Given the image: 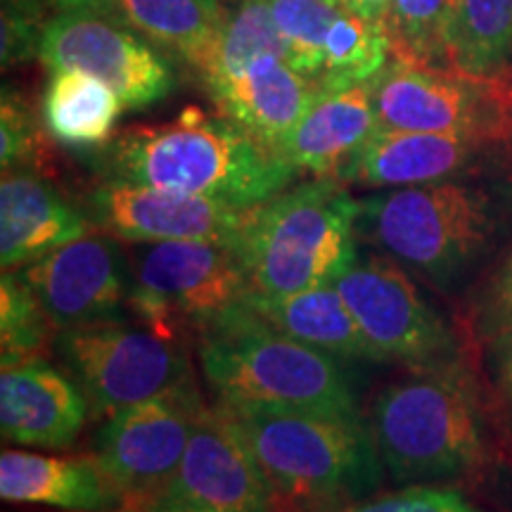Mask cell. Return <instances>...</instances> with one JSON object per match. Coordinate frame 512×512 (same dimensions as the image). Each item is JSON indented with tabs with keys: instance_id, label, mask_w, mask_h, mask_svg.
Returning a JSON list of instances; mask_svg holds the SVG:
<instances>
[{
	"instance_id": "26",
	"label": "cell",
	"mask_w": 512,
	"mask_h": 512,
	"mask_svg": "<svg viewBox=\"0 0 512 512\" xmlns=\"http://www.w3.org/2000/svg\"><path fill=\"white\" fill-rule=\"evenodd\" d=\"M392 60L387 24L342 8L325 38L323 69L318 83L323 91L375 79Z\"/></svg>"
},
{
	"instance_id": "13",
	"label": "cell",
	"mask_w": 512,
	"mask_h": 512,
	"mask_svg": "<svg viewBox=\"0 0 512 512\" xmlns=\"http://www.w3.org/2000/svg\"><path fill=\"white\" fill-rule=\"evenodd\" d=\"M53 320L55 330L124 323L131 311L133 273L112 235L88 233L19 271Z\"/></svg>"
},
{
	"instance_id": "37",
	"label": "cell",
	"mask_w": 512,
	"mask_h": 512,
	"mask_svg": "<svg viewBox=\"0 0 512 512\" xmlns=\"http://www.w3.org/2000/svg\"><path fill=\"white\" fill-rule=\"evenodd\" d=\"M342 5L347 10L358 12V15L370 17V19H380V22L387 24L392 0H342Z\"/></svg>"
},
{
	"instance_id": "34",
	"label": "cell",
	"mask_w": 512,
	"mask_h": 512,
	"mask_svg": "<svg viewBox=\"0 0 512 512\" xmlns=\"http://www.w3.org/2000/svg\"><path fill=\"white\" fill-rule=\"evenodd\" d=\"M512 330V249L501 261L494 275L486 280L472 309L470 335L472 342L484 344L486 339Z\"/></svg>"
},
{
	"instance_id": "18",
	"label": "cell",
	"mask_w": 512,
	"mask_h": 512,
	"mask_svg": "<svg viewBox=\"0 0 512 512\" xmlns=\"http://www.w3.org/2000/svg\"><path fill=\"white\" fill-rule=\"evenodd\" d=\"M494 145L479 138L377 126L337 181L377 190L448 181L472 169Z\"/></svg>"
},
{
	"instance_id": "19",
	"label": "cell",
	"mask_w": 512,
	"mask_h": 512,
	"mask_svg": "<svg viewBox=\"0 0 512 512\" xmlns=\"http://www.w3.org/2000/svg\"><path fill=\"white\" fill-rule=\"evenodd\" d=\"M95 226L64 200L38 171H3L0 181V266L3 271L34 264L55 249L83 238Z\"/></svg>"
},
{
	"instance_id": "25",
	"label": "cell",
	"mask_w": 512,
	"mask_h": 512,
	"mask_svg": "<svg viewBox=\"0 0 512 512\" xmlns=\"http://www.w3.org/2000/svg\"><path fill=\"white\" fill-rule=\"evenodd\" d=\"M121 15L147 41L200 69L219 38L228 10L219 0H117Z\"/></svg>"
},
{
	"instance_id": "21",
	"label": "cell",
	"mask_w": 512,
	"mask_h": 512,
	"mask_svg": "<svg viewBox=\"0 0 512 512\" xmlns=\"http://www.w3.org/2000/svg\"><path fill=\"white\" fill-rule=\"evenodd\" d=\"M377 126L373 79L328 88L313 100L280 155L316 178H337Z\"/></svg>"
},
{
	"instance_id": "30",
	"label": "cell",
	"mask_w": 512,
	"mask_h": 512,
	"mask_svg": "<svg viewBox=\"0 0 512 512\" xmlns=\"http://www.w3.org/2000/svg\"><path fill=\"white\" fill-rule=\"evenodd\" d=\"M283 36L287 62L318 81L328 31L342 12V0H268Z\"/></svg>"
},
{
	"instance_id": "20",
	"label": "cell",
	"mask_w": 512,
	"mask_h": 512,
	"mask_svg": "<svg viewBox=\"0 0 512 512\" xmlns=\"http://www.w3.org/2000/svg\"><path fill=\"white\" fill-rule=\"evenodd\" d=\"M0 496L8 503L67 512H128V503L95 456H41L5 448Z\"/></svg>"
},
{
	"instance_id": "12",
	"label": "cell",
	"mask_w": 512,
	"mask_h": 512,
	"mask_svg": "<svg viewBox=\"0 0 512 512\" xmlns=\"http://www.w3.org/2000/svg\"><path fill=\"white\" fill-rule=\"evenodd\" d=\"M202 406L197 387H188L107 415L93 456L124 494L128 512H145L164 498Z\"/></svg>"
},
{
	"instance_id": "10",
	"label": "cell",
	"mask_w": 512,
	"mask_h": 512,
	"mask_svg": "<svg viewBox=\"0 0 512 512\" xmlns=\"http://www.w3.org/2000/svg\"><path fill=\"white\" fill-rule=\"evenodd\" d=\"M373 86L382 128L448 133L496 145L512 133V74L475 76L389 60Z\"/></svg>"
},
{
	"instance_id": "2",
	"label": "cell",
	"mask_w": 512,
	"mask_h": 512,
	"mask_svg": "<svg viewBox=\"0 0 512 512\" xmlns=\"http://www.w3.org/2000/svg\"><path fill=\"white\" fill-rule=\"evenodd\" d=\"M356 230L413 278L453 294L501 249L508 214L489 188L448 178L363 197Z\"/></svg>"
},
{
	"instance_id": "16",
	"label": "cell",
	"mask_w": 512,
	"mask_h": 512,
	"mask_svg": "<svg viewBox=\"0 0 512 512\" xmlns=\"http://www.w3.org/2000/svg\"><path fill=\"white\" fill-rule=\"evenodd\" d=\"M86 394L64 368L43 356L8 363L0 373V430L12 444L64 451L88 420Z\"/></svg>"
},
{
	"instance_id": "39",
	"label": "cell",
	"mask_w": 512,
	"mask_h": 512,
	"mask_svg": "<svg viewBox=\"0 0 512 512\" xmlns=\"http://www.w3.org/2000/svg\"><path fill=\"white\" fill-rule=\"evenodd\" d=\"M226 3H235V5H240V3H245V0H226Z\"/></svg>"
},
{
	"instance_id": "3",
	"label": "cell",
	"mask_w": 512,
	"mask_h": 512,
	"mask_svg": "<svg viewBox=\"0 0 512 512\" xmlns=\"http://www.w3.org/2000/svg\"><path fill=\"white\" fill-rule=\"evenodd\" d=\"M484 389L470 363L411 373L373 399L368 427L396 486L475 477L489 460Z\"/></svg>"
},
{
	"instance_id": "6",
	"label": "cell",
	"mask_w": 512,
	"mask_h": 512,
	"mask_svg": "<svg viewBox=\"0 0 512 512\" xmlns=\"http://www.w3.org/2000/svg\"><path fill=\"white\" fill-rule=\"evenodd\" d=\"M358 200L337 178L290 185L256 204L235 242L259 294H294L332 285L361 254Z\"/></svg>"
},
{
	"instance_id": "32",
	"label": "cell",
	"mask_w": 512,
	"mask_h": 512,
	"mask_svg": "<svg viewBox=\"0 0 512 512\" xmlns=\"http://www.w3.org/2000/svg\"><path fill=\"white\" fill-rule=\"evenodd\" d=\"M53 19L43 0H3L0 57L3 69L17 67L41 55L43 31Z\"/></svg>"
},
{
	"instance_id": "29",
	"label": "cell",
	"mask_w": 512,
	"mask_h": 512,
	"mask_svg": "<svg viewBox=\"0 0 512 512\" xmlns=\"http://www.w3.org/2000/svg\"><path fill=\"white\" fill-rule=\"evenodd\" d=\"M446 3L448 0H392L387 17L392 60L418 67H448Z\"/></svg>"
},
{
	"instance_id": "7",
	"label": "cell",
	"mask_w": 512,
	"mask_h": 512,
	"mask_svg": "<svg viewBox=\"0 0 512 512\" xmlns=\"http://www.w3.org/2000/svg\"><path fill=\"white\" fill-rule=\"evenodd\" d=\"M131 311L145 328L171 339L197 337L252 292L238 252L226 242H140L128 252Z\"/></svg>"
},
{
	"instance_id": "9",
	"label": "cell",
	"mask_w": 512,
	"mask_h": 512,
	"mask_svg": "<svg viewBox=\"0 0 512 512\" xmlns=\"http://www.w3.org/2000/svg\"><path fill=\"white\" fill-rule=\"evenodd\" d=\"M62 368L79 382L98 418L157 396L197 387L181 339L126 323L60 330L53 339Z\"/></svg>"
},
{
	"instance_id": "17",
	"label": "cell",
	"mask_w": 512,
	"mask_h": 512,
	"mask_svg": "<svg viewBox=\"0 0 512 512\" xmlns=\"http://www.w3.org/2000/svg\"><path fill=\"white\" fill-rule=\"evenodd\" d=\"M204 91L219 114L280 152L323 88L287 57L266 55L240 72L204 83Z\"/></svg>"
},
{
	"instance_id": "33",
	"label": "cell",
	"mask_w": 512,
	"mask_h": 512,
	"mask_svg": "<svg viewBox=\"0 0 512 512\" xmlns=\"http://www.w3.org/2000/svg\"><path fill=\"white\" fill-rule=\"evenodd\" d=\"M479 382H482L489 418L512 441V330L486 339L477 347Z\"/></svg>"
},
{
	"instance_id": "15",
	"label": "cell",
	"mask_w": 512,
	"mask_h": 512,
	"mask_svg": "<svg viewBox=\"0 0 512 512\" xmlns=\"http://www.w3.org/2000/svg\"><path fill=\"white\" fill-rule=\"evenodd\" d=\"M252 209L110 178H102L86 197V214L93 226L133 245L169 240L235 245Z\"/></svg>"
},
{
	"instance_id": "38",
	"label": "cell",
	"mask_w": 512,
	"mask_h": 512,
	"mask_svg": "<svg viewBox=\"0 0 512 512\" xmlns=\"http://www.w3.org/2000/svg\"><path fill=\"white\" fill-rule=\"evenodd\" d=\"M145 512H192V510H188V508H181V505H176V503H169V501H157V503H152L150 508H147Z\"/></svg>"
},
{
	"instance_id": "14",
	"label": "cell",
	"mask_w": 512,
	"mask_h": 512,
	"mask_svg": "<svg viewBox=\"0 0 512 512\" xmlns=\"http://www.w3.org/2000/svg\"><path fill=\"white\" fill-rule=\"evenodd\" d=\"M164 501L192 512H275L271 484L226 406L200 408Z\"/></svg>"
},
{
	"instance_id": "8",
	"label": "cell",
	"mask_w": 512,
	"mask_h": 512,
	"mask_svg": "<svg viewBox=\"0 0 512 512\" xmlns=\"http://www.w3.org/2000/svg\"><path fill=\"white\" fill-rule=\"evenodd\" d=\"M332 285L380 363L411 373L467 363L451 323L427 302L413 275L389 256L361 252Z\"/></svg>"
},
{
	"instance_id": "31",
	"label": "cell",
	"mask_w": 512,
	"mask_h": 512,
	"mask_svg": "<svg viewBox=\"0 0 512 512\" xmlns=\"http://www.w3.org/2000/svg\"><path fill=\"white\" fill-rule=\"evenodd\" d=\"M50 133L43 117H38L27 95L17 88L3 86L0 98V164L3 171H38L48 176L53 155H50Z\"/></svg>"
},
{
	"instance_id": "5",
	"label": "cell",
	"mask_w": 512,
	"mask_h": 512,
	"mask_svg": "<svg viewBox=\"0 0 512 512\" xmlns=\"http://www.w3.org/2000/svg\"><path fill=\"white\" fill-rule=\"evenodd\" d=\"M216 403L361 418L349 363L297 342L242 302L197 337Z\"/></svg>"
},
{
	"instance_id": "35",
	"label": "cell",
	"mask_w": 512,
	"mask_h": 512,
	"mask_svg": "<svg viewBox=\"0 0 512 512\" xmlns=\"http://www.w3.org/2000/svg\"><path fill=\"white\" fill-rule=\"evenodd\" d=\"M344 512H484L444 486H401L392 494L373 496Z\"/></svg>"
},
{
	"instance_id": "1",
	"label": "cell",
	"mask_w": 512,
	"mask_h": 512,
	"mask_svg": "<svg viewBox=\"0 0 512 512\" xmlns=\"http://www.w3.org/2000/svg\"><path fill=\"white\" fill-rule=\"evenodd\" d=\"M102 178L256 207L302 171L223 114L185 107L162 124H136L98 150Z\"/></svg>"
},
{
	"instance_id": "36",
	"label": "cell",
	"mask_w": 512,
	"mask_h": 512,
	"mask_svg": "<svg viewBox=\"0 0 512 512\" xmlns=\"http://www.w3.org/2000/svg\"><path fill=\"white\" fill-rule=\"evenodd\" d=\"M48 5L50 15L64 10H107V12H121L117 0H43Z\"/></svg>"
},
{
	"instance_id": "22",
	"label": "cell",
	"mask_w": 512,
	"mask_h": 512,
	"mask_svg": "<svg viewBox=\"0 0 512 512\" xmlns=\"http://www.w3.org/2000/svg\"><path fill=\"white\" fill-rule=\"evenodd\" d=\"M245 304L283 335L325 351L344 363H380L335 285L294 294L249 292Z\"/></svg>"
},
{
	"instance_id": "24",
	"label": "cell",
	"mask_w": 512,
	"mask_h": 512,
	"mask_svg": "<svg viewBox=\"0 0 512 512\" xmlns=\"http://www.w3.org/2000/svg\"><path fill=\"white\" fill-rule=\"evenodd\" d=\"M444 38L451 69L512 74V0H448Z\"/></svg>"
},
{
	"instance_id": "28",
	"label": "cell",
	"mask_w": 512,
	"mask_h": 512,
	"mask_svg": "<svg viewBox=\"0 0 512 512\" xmlns=\"http://www.w3.org/2000/svg\"><path fill=\"white\" fill-rule=\"evenodd\" d=\"M55 325L19 271L0 278V354L3 366L41 356L53 339Z\"/></svg>"
},
{
	"instance_id": "11",
	"label": "cell",
	"mask_w": 512,
	"mask_h": 512,
	"mask_svg": "<svg viewBox=\"0 0 512 512\" xmlns=\"http://www.w3.org/2000/svg\"><path fill=\"white\" fill-rule=\"evenodd\" d=\"M38 57L50 72L76 69L105 81L126 110L157 105L176 88L174 62L121 12H57L43 31Z\"/></svg>"
},
{
	"instance_id": "23",
	"label": "cell",
	"mask_w": 512,
	"mask_h": 512,
	"mask_svg": "<svg viewBox=\"0 0 512 512\" xmlns=\"http://www.w3.org/2000/svg\"><path fill=\"white\" fill-rule=\"evenodd\" d=\"M124 110V102L105 81L76 69L53 72L41 102L50 138L72 150L105 147Z\"/></svg>"
},
{
	"instance_id": "27",
	"label": "cell",
	"mask_w": 512,
	"mask_h": 512,
	"mask_svg": "<svg viewBox=\"0 0 512 512\" xmlns=\"http://www.w3.org/2000/svg\"><path fill=\"white\" fill-rule=\"evenodd\" d=\"M266 55L287 57L283 36H280L268 0H245L235 10H228L226 22L207 60L200 64L197 76L204 83L235 74L247 64Z\"/></svg>"
},
{
	"instance_id": "4",
	"label": "cell",
	"mask_w": 512,
	"mask_h": 512,
	"mask_svg": "<svg viewBox=\"0 0 512 512\" xmlns=\"http://www.w3.org/2000/svg\"><path fill=\"white\" fill-rule=\"evenodd\" d=\"M226 408L271 484L275 512H344L380 494L387 470L363 418Z\"/></svg>"
}]
</instances>
